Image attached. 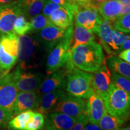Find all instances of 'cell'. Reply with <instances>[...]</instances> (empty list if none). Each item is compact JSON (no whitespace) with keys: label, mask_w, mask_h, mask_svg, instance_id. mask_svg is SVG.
I'll return each mask as SVG.
<instances>
[{"label":"cell","mask_w":130,"mask_h":130,"mask_svg":"<svg viewBox=\"0 0 130 130\" xmlns=\"http://www.w3.org/2000/svg\"><path fill=\"white\" fill-rule=\"evenodd\" d=\"M111 84L119 88L125 90V92H130V81L129 79L124 76L118 74V73L111 71Z\"/></svg>","instance_id":"28"},{"label":"cell","mask_w":130,"mask_h":130,"mask_svg":"<svg viewBox=\"0 0 130 130\" xmlns=\"http://www.w3.org/2000/svg\"><path fill=\"white\" fill-rule=\"evenodd\" d=\"M32 30L29 21L22 14L19 16L16 19L13 27V31L16 35L21 36L28 33Z\"/></svg>","instance_id":"27"},{"label":"cell","mask_w":130,"mask_h":130,"mask_svg":"<svg viewBox=\"0 0 130 130\" xmlns=\"http://www.w3.org/2000/svg\"><path fill=\"white\" fill-rule=\"evenodd\" d=\"M35 111L31 110L22 112L16 115L8 122V127L11 130H25L27 123L33 116Z\"/></svg>","instance_id":"25"},{"label":"cell","mask_w":130,"mask_h":130,"mask_svg":"<svg viewBox=\"0 0 130 130\" xmlns=\"http://www.w3.org/2000/svg\"><path fill=\"white\" fill-rule=\"evenodd\" d=\"M44 118L47 130H69L76 119L60 112H51Z\"/></svg>","instance_id":"14"},{"label":"cell","mask_w":130,"mask_h":130,"mask_svg":"<svg viewBox=\"0 0 130 130\" xmlns=\"http://www.w3.org/2000/svg\"><path fill=\"white\" fill-rule=\"evenodd\" d=\"M66 70V89L72 96L87 100L94 93L92 86L93 74L78 69L68 60L64 65Z\"/></svg>","instance_id":"2"},{"label":"cell","mask_w":130,"mask_h":130,"mask_svg":"<svg viewBox=\"0 0 130 130\" xmlns=\"http://www.w3.org/2000/svg\"><path fill=\"white\" fill-rule=\"evenodd\" d=\"M42 59L40 43L36 39L25 35L18 36L17 61L21 69L38 67Z\"/></svg>","instance_id":"3"},{"label":"cell","mask_w":130,"mask_h":130,"mask_svg":"<svg viewBox=\"0 0 130 130\" xmlns=\"http://www.w3.org/2000/svg\"><path fill=\"white\" fill-rule=\"evenodd\" d=\"M51 73L48 78L43 80L40 86L39 92L43 94L53 92L57 89H65L66 83V70L64 66Z\"/></svg>","instance_id":"15"},{"label":"cell","mask_w":130,"mask_h":130,"mask_svg":"<svg viewBox=\"0 0 130 130\" xmlns=\"http://www.w3.org/2000/svg\"><path fill=\"white\" fill-rule=\"evenodd\" d=\"M105 64L110 71L130 79V64L119 57L113 55L105 60Z\"/></svg>","instance_id":"21"},{"label":"cell","mask_w":130,"mask_h":130,"mask_svg":"<svg viewBox=\"0 0 130 130\" xmlns=\"http://www.w3.org/2000/svg\"><path fill=\"white\" fill-rule=\"evenodd\" d=\"M21 14L22 9L19 1L0 6V34L3 35L13 33L14 22Z\"/></svg>","instance_id":"8"},{"label":"cell","mask_w":130,"mask_h":130,"mask_svg":"<svg viewBox=\"0 0 130 130\" xmlns=\"http://www.w3.org/2000/svg\"><path fill=\"white\" fill-rule=\"evenodd\" d=\"M29 22L31 26L32 30L36 31H40L49 25H53L48 18L42 14H39L31 18Z\"/></svg>","instance_id":"30"},{"label":"cell","mask_w":130,"mask_h":130,"mask_svg":"<svg viewBox=\"0 0 130 130\" xmlns=\"http://www.w3.org/2000/svg\"><path fill=\"white\" fill-rule=\"evenodd\" d=\"M111 74L105 63L93 75L92 86L94 93L103 98L109 90L111 86Z\"/></svg>","instance_id":"12"},{"label":"cell","mask_w":130,"mask_h":130,"mask_svg":"<svg viewBox=\"0 0 130 130\" xmlns=\"http://www.w3.org/2000/svg\"><path fill=\"white\" fill-rule=\"evenodd\" d=\"M46 0H19L22 15L31 19L40 14Z\"/></svg>","instance_id":"23"},{"label":"cell","mask_w":130,"mask_h":130,"mask_svg":"<svg viewBox=\"0 0 130 130\" xmlns=\"http://www.w3.org/2000/svg\"><path fill=\"white\" fill-rule=\"evenodd\" d=\"M118 1H121V2H129L130 0H118Z\"/></svg>","instance_id":"47"},{"label":"cell","mask_w":130,"mask_h":130,"mask_svg":"<svg viewBox=\"0 0 130 130\" xmlns=\"http://www.w3.org/2000/svg\"><path fill=\"white\" fill-rule=\"evenodd\" d=\"M95 39L93 32L82 26L75 25L73 30V37L69 52L72 51L79 45L93 42Z\"/></svg>","instance_id":"20"},{"label":"cell","mask_w":130,"mask_h":130,"mask_svg":"<svg viewBox=\"0 0 130 130\" xmlns=\"http://www.w3.org/2000/svg\"><path fill=\"white\" fill-rule=\"evenodd\" d=\"M105 110L111 116L126 121L130 113V94L111 84L102 98Z\"/></svg>","instance_id":"4"},{"label":"cell","mask_w":130,"mask_h":130,"mask_svg":"<svg viewBox=\"0 0 130 130\" xmlns=\"http://www.w3.org/2000/svg\"><path fill=\"white\" fill-rule=\"evenodd\" d=\"M7 72H8L7 71H5V70L3 69L2 68L0 67V79H1L3 76H4L5 75L7 74Z\"/></svg>","instance_id":"43"},{"label":"cell","mask_w":130,"mask_h":130,"mask_svg":"<svg viewBox=\"0 0 130 130\" xmlns=\"http://www.w3.org/2000/svg\"><path fill=\"white\" fill-rule=\"evenodd\" d=\"M50 1H52V2L56 3V4H59L60 6H64V7H67L69 6L71 3H72L71 1H69V0H50Z\"/></svg>","instance_id":"39"},{"label":"cell","mask_w":130,"mask_h":130,"mask_svg":"<svg viewBox=\"0 0 130 130\" xmlns=\"http://www.w3.org/2000/svg\"><path fill=\"white\" fill-rule=\"evenodd\" d=\"M125 122L123 119L111 116L106 112L101 119L98 125L101 130H118Z\"/></svg>","instance_id":"26"},{"label":"cell","mask_w":130,"mask_h":130,"mask_svg":"<svg viewBox=\"0 0 130 130\" xmlns=\"http://www.w3.org/2000/svg\"><path fill=\"white\" fill-rule=\"evenodd\" d=\"M45 124V118L43 114L36 112L27 123L25 130H41Z\"/></svg>","instance_id":"31"},{"label":"cell","mask_w":130,"mask_h":130,"mask_svg":"<svg viewBox=\"0 0 130 130\" xmlns=\"http://www.w3.org/2000/svg\"><path fill=\"white\" fill-rule=\"evenodd\" d=\"M18 92L13 72L6 74L0 79V107L12 114L13 116Z\"/></svg>","instance_id":"7"},{"label":"cell","mask_w":130,"mask_h":130,"mask_svg":"<svg viewBox=\"0 0 130 130\" xmlns=\"http://www.w3.org/2000/svg\"><path fill=\"white\" fill-rule=\"evenodd\" d=\"M113 28L115 30L124 33L130 31V13L119 16L113 22Z\"/></svg>","instance_id":"29"},{"label":"cell","mask_w":130,"mask_h":130,"mask_svg":"<svg viewBox=\"0 0 130 130\" xmlns=\"http://www.w3.org/2000/svg\"><path fill=\"white\" fill-rule=\"evenodd\" d=\"M113 29L114 28L111 22L104 20L101 17L93 32L100 37L101 42L108 45L111 48Z\"/></svg>","instance_id":"22"},{"label":"cell","mask_w":130,"mask_h":130,"mask_svg":"<svg viewBox=\"0 0 130 130\" xmlns=\"http://www.w3.org/2000/svg\"><path fill=\"white\" fill-rule=\"evenodd\" d=\"M86 102L87 101L84 99L72 96L66 93L52 112H60L76 119L79 114L86 111Z\"/></svg>","instance_id":"9"},{"label":"cell","mask_w":130,"mask_h":130,"mask_svg":"<svg viewBox=\"0 0 130 130\" xmlns=\"http://www.w3.org/2000/svg\"><path fill=\"white\" fill-rule=\"evenodd\" d=\"M93 1H97V2H104V1H108V0H93Z\"/></svg>","instance_id":"46"},{"label":"cell","mask_w":130,"mask_h":130,"mask_svg":"<svg viewBox=\"0 0 130 130\" xmlns=\"http://www.w3.org/2000/svg\"><path fill=\"white\" fill-rule=\"evenodd\" d=\"M73 30V25L68 27L64 37L51 50L46 63L48 74H51L62 68L69 59V51L72 40Z\"/></svg>","instance_id":"5"},{"label":"cell","mask_w":130,"mask_h":130,"mask_svg":"<svg viewBox=\"0 0 130 130\" xmlns=\"http://www.w3.org/2000/svg\"><path fill=\"white\" fill-rule=\"evenodd\" d=\"M13 117L12 114L0 107V129L4 128Z\"/></svg>","instance_id":"36"},{"label":"cell","mask_w":130,"mask_h":130,"mask_svg":"<svg viewBox=\"0 0 130 130\" xmlns=\"http://www.w3.org/2000/svg\"><path fill=\"white\" fill-rule=\"evenodd\" d=\"M83 130H101L98 125L90 123L87 124Z\"/></svg>","instance_id":"41"},{"label":"cell","mask_w":130,"mask_h":130,"mask_svg":"<svg viewBox=\"0 0 130 130\" xmlns=\"http://www.w3.org/2000/svg\"><path fill=\"white\" fill-rule=\"evenodd\" d=\"M118 130H130L129 126H127V127H121L119 128Z\"/></svg>","instance_id":"44"},{"label":"cell","mask_w":130,"mask_h":130,"mask_svg":"<svg viewBox=\"0 0 130 130\" xmlns=\"http://www.w3.org/2000/svg\"><path fill=\"white\" fill-rule=\"evenodd\" d=\"M65 93L63 89H60L43 94L42 97L40 98L37 110L39 113L45 115L51 113Z\"/></svg>","instance_id":"19"},{"label":"cell","mask_w":130,"mask_h":130,"mask_svg":"<svg viewBox=\"0 0 130 130\" xmlns=\"http://www.w3.org/2000/svg\"><path fill=\"white\" fill-rule=\"evenodd\" d=\"M73 17L75 25L82 26L93 32L101 18L98 7L87 1L75 2Z\"/></svg>","instance_id":"6"},{"label":"cell","mask_w":130,"mask_h":130,"mask_svg":"<svg viewBox=\"0 0 130 130\" xmlns=\"http://www.w3.org/2000/svg\"><path fill=\"white\" fill-rule=\"evenodd\" d=\"M89 122L86 111L79 114L69 130H83Z\"/></svg>","instance_id":"34"},{"label":"cell","mask_w":130,"mask_h":130,"mask_svg":"<svg viewBox=\"0 0 130 130\" xmlns=\"http://www.w3.org/2000/svg\"><path fill=\"white\" fill-rule=\"evenodd\" d=\"M66 29L57 27L53 24L40 30L39 35L42 42L51 50L64 37Z\"/></svg>","instance_id":"17"},{"label":"cell","mask_w":130,"mask_h":130,"mask_svg":"<svg viewBox=\"0 0 130 130\" xmlns=\"http://www.w3.org/2000/svg\"><path fill=\"white\" fill-rule=\"evenodd\" d=\"M69 53L71 62L85 72L95 73L105 63L102 45L94 41L79 45Z\"/></svg>","instance_id":"1"},{"label":"cell","mask_w":130,"mask_h":130,"mask_svg":"<svg viewBox=\"0 0 130 130\" xmlns=\"http://www.w3.org/2000/svg\"><path fill=\"white\" fill-rule=\"evenodd\" d=\"M128 38H129V35H125L124 32L113 29V40H112V45L111 47V50H113V51H116V53L115 52V53H118L120 46L122 44L123 42Z\"/></svg>","instance_id":"33"},{"label":"cell","mask_w":130,"mask_h":130,"mask_svg":"<svg viewBox=\"0 0 130 130\" xmlns=\"http://www.w3.org/2000/svg\"><path fill=\"white\" fill-rule=\"evenodd\" d=\"M0 46H1V37H0Z\"/></svg>","instance_id":"48"},{"label":"cell","mask_w":130,"mask_h":130,"mask_svg":"<svg viewBox=\"0 0 130 130\" xmlns=\"http://www.w3.org/2000/svg\"><path fill=\"white\" fill-rule=\"evenodd\" d=\"M75 2H72L69 6L62 7L57 9L48 17L50 22L53 25L62 28H68L73 24Z\"/></svg>","instance_id":"16"},{"label":"cell","mask_w":130,"mask_h":130,"mask_svg":"<svg viewBox=\"0 0 130 130\" xmlns=\"http://www.w3.org/2000/svg\"><path fill=\"white\" fill-rule=\"evenodd\" d=\"M130 48V40L129 38L125 40L124 42H123L122 44L121 45V46H120L119 50V53L123 51V50H128Z\"/></svg>","instance_id":"40"},{"label":"cell","mask_w":130,"mask_h":130,"mask_svg":"<svg viewBox=\"0 0 130 130\" xmlns=\"http://www.w3.org/2000/svg\"><path fill=\"white\" fill-rule=\"evenodd\" d=\"M119 57L123 60V61H126L128 63H130V50H123L120 52L119 54Z\"/></svg>","instance_id":"37"},{"label":"cell","mask_w":130,"mask_h":130,"mask_svg":"<svg viewBox=\"0 0 130 130\" xmlns=\"http://www.w3.org/2000/svg\"><path fill=\"white\" fill-rule=\"evenodd\" d=\"M17 61V58L8 54L0 46V67L5 71H9L13 67Z\"/></svg>","instance_id":"32"},{"label":"cell","mask_w":130,"mask_h":130,"mask_svg":"<svg viewBox=\"0 0 130 130\" xmlns=\"http://www.w3.org/2000/svg\"><path fill=\"white\" fill-rule=\"evenodd\" d=\"M61 7H62V6L56 4V3L52 2L50 0H46L44 6H43V9H42L43 14H44L45 16L48 18L49 16L51 15L52 13Z\"/></svg>","instance_id":"35"},{"label":"cell","mask_w":130,"mask_h":130,"mask_svg":"<svg viewBox=\"0 0 130 130\" xmlns=\"http://www.w3.org/2000/svg\"><path fill=\"white\" fill-rule=\"evenodd\" d=\"M70 1H74V2H84V1H88V0H69Z\"/></svg>","instance_id":"45"},{"label":"cell","mask_w":130,"mask_h":130,"mask_svg":"<svg viewBox=\"0 0 130 130\" xmlns=\"http://www.w3.org/2000/svg\"><path fill=\"white\" fill-rule=\"evenodd\" d=\"M122 2L118 0H108L100 3L98 10L102 18L113 24L119 16Z\"/></svg>","instance_id":"18"},{"label":"cell","mask_w":130,"mask_h":130,"mask_svg":"<svg viewBox=\"0 0 130 130\" xmlns=\"http://www.w3.org/2000/svg\"><path fill=\"white\" fill-rule=\"evenodd\" d=\"M106 112L103 99L98 94L93 93L87 99L86 113L89 123L98 125L101 119Z\"/></svg>","instance_id":"13"},{"label":"cell","mask_w":130,"mask_h":130,"mask_svg":"<svg viewBox=\"0 0 130 130\" xmlns=\"http://www.w3.org/2000/svg\"><path fill=\"white\" fill-rule=\"evenodd\" d=\"M1 46L8 54L17 58L18 36L14 32L2 35L1 37Z\"/></svg>","instance_id":"24"},{"label":"cell","mask_w":130,"mask_h":130,"mask_svg":"<svg viewBox=\"0 0 130 130\" xmlns=\"http://www.w3.org/2000/svg\"><path fill=\"white\" fill-rule=\"evenodd\" d=\"M130 12V4L129 2H122V7L119 16L129 13Z\"/></svg>","instance_id":"38"},{"label":"cell","mask_w":130,"mask_h":130,"mask_svg":"<svg viewBox=\"0 0 130 130\" xmlns=\"http://www.w3.org/2000/svg\"><path fill=\"white\" fill-rule=\"evenodd\" d=\"M13 73L16 88L19 92H36L39 89L43 81V76L40 73L22 72L19 66Z\"/></svg>","instance_id":"10"},{"label":"cell","mask_w":130,"mask_h":130,"mask_svg":"<svg viewBox=\"0 0 130 130\" xmlns=\"http://www.w3.org/2000/svg\"><path fill=\"white\" fill-rule=\"evenodd\" d=\"M40 96L36 92H19L14 104L13 116L27 110L36 109L39 105Z\"/></svg>","instance_id":"11"},{"label":"cell","mask_w":130,"mask_h":130,"mask_svg":"<svg viewBox=\"0 0 130 130\" xmlns=\"http://www.w3.org/2000/svg\"><path fill=\"white\" fill-rule=\"evenodd\" d=\"M18 1L19 0H0V6L8 5Z\"/></svg>","instance_id":"42"}]
</instances>
